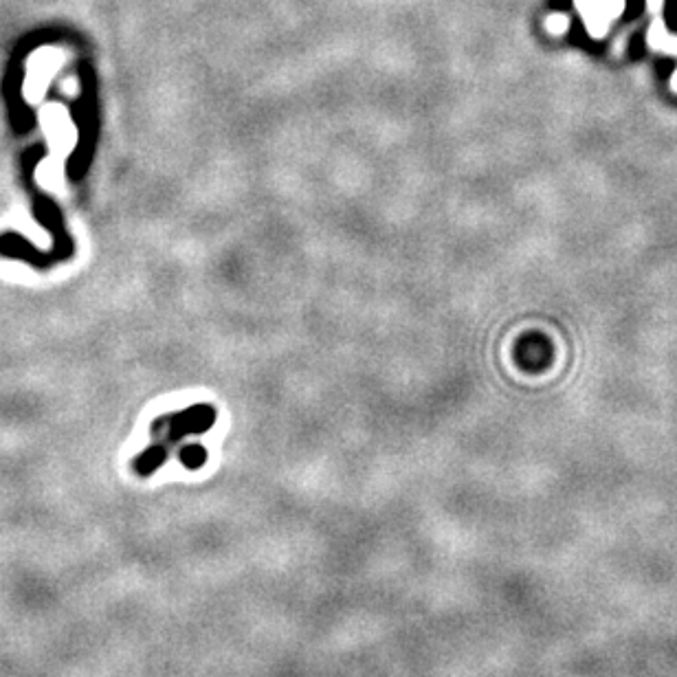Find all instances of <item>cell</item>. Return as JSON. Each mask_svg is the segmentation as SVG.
Wrapping results in <instances>:
<instances>
[{"instance_id":"6da1fadb","label":"cell","mask_w":677,"mask_h":677,"mask_svg":"<svg viewBox=\"0 0 677 677\" xmlns=\"http://www.w3.org/2000/svg\"><path fill=\"white\" fill-rule=\"evenodd\" d=\"M181 460L185 466H190V469H196V466H201L205 462V451L201 447H187L181 453Z\"/></svg>"}]
</instances>
